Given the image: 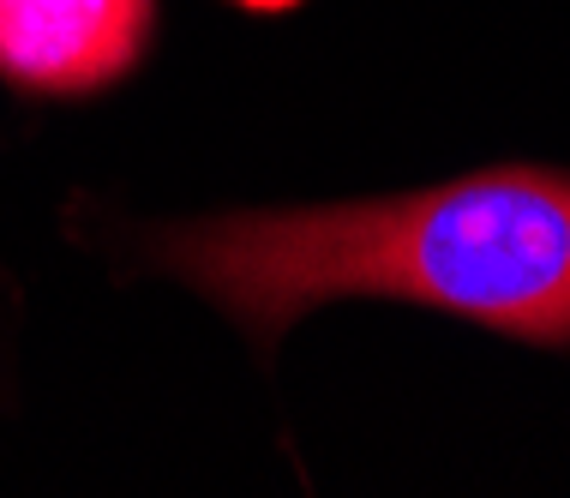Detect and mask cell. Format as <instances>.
<instances>
[{"label":"cell","mask_w":570,"mask_h":498,"mask_svg":"<svg viewBox=\"0 0 570 498\" xmlns=\"http://www.w3.org/2000/svg\"><path fill=\"white\" fill-rule=\"evenodd\" d=\"M145 264L276 342L331 301H403L570 349V168L499 163L336 205L217 211L145 235Z\"/></svg>","instance_id":"1"},{"label":"cell","mask_w":570,"mask_h":498,"mask_svg":"<svg viewBox=\"0 0 570 498\" xmlns=\"http://www.w3.org/2000/svg\"><path fill=\"white\" fill-rule=\"evenodd\" d=\"M157 0H0V79L30 97H90L127 79Z\"/></svg>","instance_id":"2"}]
</instances>
